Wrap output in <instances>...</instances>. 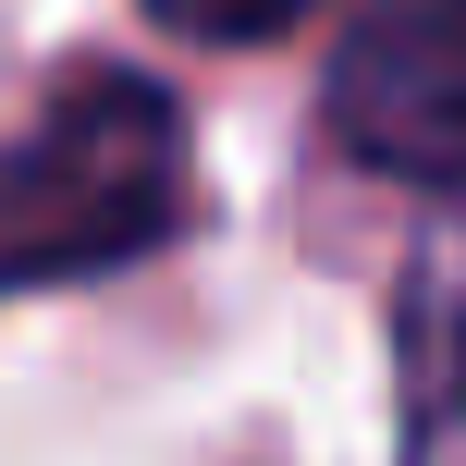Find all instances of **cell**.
I'll return each instance as SVG.
<instances>
[{
    "label": "cell",
    "instance_id": "3957f363",
    "mask_svg": "<svg viewBox=\"0 0 466 466\" xmlns=\"http://www.w3.org/2000/svg\"><path fill=\"white\" fill-rule=\"evenodd\" d=\"M405 466H466V209L405 270Z\"/></svg>",
    "mask_w": 466,
    "mask_h": 466
},
{
    "label": "cell",
    "instance_id": "6da1fadb",
    "mask_svg": "<svg viewBox=\"0 0 466 466\" xmlns=\"http://www.w3.org/2000/svg\"><path fill=\"white\" fill-rule=\"evenodd\" d=\"M185 221V111L147 74H74L0 147V295L86 282Z\"/></svg>",
    "mask_w": 466,
    "mask_h": 466
},
{
    "label": "cell",
    "instance_id": "277c9868",
    "mask_svg": "<svg viewBox=\"0 0 466 466\" xmlns=\"http://www.w3.org/2000/svg\"><path fill=\"white\" fill-rule=\"evenodd\" d=\"M172 37H209V49H246V37H282L307 0H147Z\"/></svg>",
    "mask_w": 466,
    "mask_h": 466
},
{
    "label": "cell",
    "instance_id": "7a4b0ae2",
    "mask_svg": "<svg viewBox=\"0 0 466 466\" xmlns=\"http://www.w3.org/2000/svg\"><path fill=\"white\" fill-rule=\"evenodd\" d=\"M331 147L466 197V0H356L331 49Z\"/></svg>",
    "mask_w": 466,
    "mask_h": 466
}]
</instances>
